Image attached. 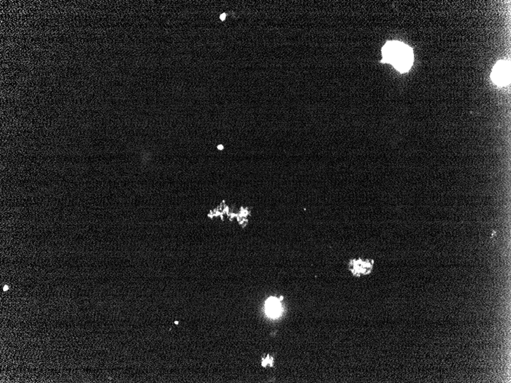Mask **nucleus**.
<instances>
[{
    "instance_id": "nucleus-1",
    "label": "nucleus",
    "mask_w": 511,
    "mask_h": 383,
    "mask_svg": "<svg viewBox=\"0 0 511 383\" xmlns=\"http://www.w3.org/2000/svg\"><path fill=\"white\" fill-rule=\"evenodd\" d=\"M382 55L381 62L391 64L400 73L408 72L414 61L413 49L409 45L397 41L387 42L382 47Z\"/></svg>"
},
{
    "instance_id": "nucleus-2",
    "label": "nucleus",
    "mask_w": 511,
    "mask_h": 383,
    "mask_svg": "<svg viewBox=\"0 0 511 383\" xmlns=\"http://www.w3.org/2000/svg\"><path fill=\"white\" fill-rule=\"evenodd\" d=\"M509 64L506 60H500L493 69L491 80L499 87L506 86L509 82Z\"/></svg>"
},
{
    "instance_id": "nucleus-3",
    "label": "nucleus",
    "mask_w": 511,
    "mask_h": 383,
    "mask_svg": "<svg viewBox=\"0 0 511 383\" xmlns=\"http://www.w3.org/2000/svg\"><path fill=\"white\" fill-rule=\"evenodd\" d=\"M373 268V260L371 259H352L348 265V269L354 276L368 275Z\"/></svg>"
},
{
    "instance_id": "nucleus-4",
    "label": "nucleus",
    "mask_w": 511,
    "mask_h": 383,
    "mask_svg": "<svg viewBox=\"0 0 511 383\" xmlns=\"http://www.w3.org/2000/svg\"><path fill=\"white\" fill-rule=\"evenodd\" d=\"M280 299L270 297L266 302V313L272 318H278L281 315L282 306Z\"/></svg>"
},
{
    "instance_id": "nucleus-5",
    "label": "nucleus",
    "mask_w": 511,
    "mask_h": 383,
    "mask_svg": "<svg viewBox=\"0 0 511 383\" xmlns=\"http://www.w3.org/2000/svg\"><path fill=\"white\" fill-rule=\"evenodd\" d=\"M220 18H221V20H222V21H224V19H226V15L225 14H222V15H221V17H220Z\"/></svg>"
},
{
    "instance_id": "nucleus-6",
    "label": "nucleus",
    "mask_w": 511,
    "mask_h": 383,
    "mask_svg": "<svg viewBox=\"0 0 511 383\" xmlns=\"http://www.w3.org/2000/svg\"><path fill=\"white\" fill-rule=\"evenodd\" d=\"M218 148H220V149H222L223 148L222 145H220V146H218Z\"/></svg>"
}]
</instances>
